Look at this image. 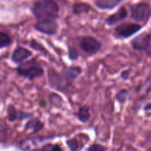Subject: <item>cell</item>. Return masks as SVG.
Here are the masks:
<instances>
[{
    "label": "cell",
    "instance_id": "obj_1",
    "mask_svg": "<svg viewBox=\"0 0 151 151\" xmlns=\"http://www.w3.org/2000/svg\"><path fill=\"white\" fill-rule=\"evenodd\" d=\"M31 12L38 20H55L60 16V7L57 2L52 0L36 1L31 7Z\"/></svg>",
    "mask_w": 151,
    "mask_h": 151
},
{
    "label": "cell",
    "instance_id": "obj_2",
    "mask_svg": "<svg viewBox=\"0 0 151 151\" xmlns=\"http://www.w3.org/2000/svg\"><path fill=\"white\" fill-rule=\"evenodd\" d=\"M16 72L21 78H26L30 81L41 78L44 75V68L35 58L27 60L18 65L16 68Z\"/></svg>",
    "mask_w": 151,
    "mask_h": 151
},
{
    "label": "cell",
    "instance_id": "obj_3",
    "mask_svg": "<svg viewBox=\"0 0 151 151\" xmlns=\"http://www.w3.org/2000/svg\"><path fill=\"white\" fill-rule=\"evenodd\" d=\"M130 8V17L137 23H147L150 17V6L147 2H139L131 4Z\"/></svg>",
    "mask_w": 151,
    "mask_h": 151
},
{
    "label": "cell",
    "instance_id": "obj_4",
    "mask_svg": "<svg viewBox=\"0 0 151 151\" xmlns=\"http://www.w3.org/2000/svg\"><path fill=\"white\" fill-rule=\"evenodd\" d=\"M47 80L49 86L52 88L62 93H66V91L72 86L67 81L63 74H60L54 69H49L47 72Z\"/></svg>",
    "mask_w": 151,
    "mask_h": 151
},
{
    "label": "cell",
    "instance_id": "obj_5",
    "mask_svg": "<svg viewBox=\"0 0 151 151\" xmlns=\"http://www.w3.org/2000/svg\"><path fill=\"white\" fill-rule=\"evenodd\" d=\"M133 50L145 52L148 57L151 52V35L149 32H142L134 37L130 42Z\"/></svg>",
    "mask_w": 151,
    "mask_h": 151
},
{
    "label": "cell",
    "instance_id": "obj_6",
    "mask_svg": "<svg viewBox=\"0 0 151 151\" xmlns=\"http://www.w3.org/2000/svg\"><path fill=\"white\" fill-rule=\"evenodd\" d=\"M81 50L85 54L91 56L96 55L102 49V43L91 35H84L79 42Z\"/></svg>",
    "mask_w": 151,
    "mask_h": 151
},
{
    "label": "cell",
    "instance_id": "obj_7",
    "mask_svg": "<svg viewBox=\"0 0 151 151\" xmlns=\"http://www.w3.org/2000/svg\"><path fill=\"white\" fill-rule=\"evenodd\" d=\"M143 28L142 25L137 23L125 22L117 25L114 28L115 36L119 38H128L139 32Z\"/></svg>",
    "mask_w": 151,
    "mask_h": 151
},
{
    "label": "cell",
    "instance_id": "obj_8",
    "mask_svg": "<svg viewBox=\"0 0 151 151\" xmlns=\"http://www.w3.org/2000/svg\"><path fill=\"white\" fill-rule=\"evenodd\" d=\"M33 27L36 31L50 36H52L57 34L58 30V24L55 20L51 19L38 20Z\"/></svg>",
    "mask_w": 151,
    "mask_h": 151
},
{
    "label": "cell",
    "instance_id": "obj_9",
    "mask_svg": "<svg viewBox=\"0 0 151 151\" xmlns=\"http://www.w3.org/2000/svg\"><path fill=\"white\" fill-rule=\"evenodd\" d=\"M7 120L9 122H15L16 121H23L29 119L33 116V114L18 110L13 105L10 104L7 109Z\"/></svg>",
    "mask_w": 151,
    "mask_h": 151
},
{
    "label": "cell",
    "instance_id": "obj_10",
    "mask_svg": "<svg viewBox=\"0 0 151 151\" xmlns=\"http://www.w3.org/2000/svg\"><path fill=\"white\" fill-rule=\"evenodd\" d=\"M32 56V52L23 47H18L13 50L11 60L15 64L19 65L24 63Z\"/></svg>",
    "mask_w": 151,
    "mask_h": 151
},
{
    "label": "cell",
    "instance_id": "obj_11",
    "mask_svg": "<svg viewBox=\"0 0 151 151\" xmlns=\"http://www.w3.org/2000/svg\"><path fill=\"white\" fill-rule=\"evenodd\" d=\"M127 16H128V10L126 7L122 6L116 10V13L108 16L105 20V22L107 25L113 26L126 19Z\"/></svg>",
    "mask_w": 151,
    "mask_h": 151
},
{
    "label": "cell",
    "instance_id": "obj_12",
    "mask_svg": "<svg viewBox=\"0 0 151 151\" xmlns=\"http://www.w3.org/2000/svg\"><path fill=\"white\" fill-rule=\"evenodd\" d=\"M44 126H45L44 122H42L39 118L32 117L28 119L27 122L25 123L24 126V131L32 130V134H36L42 131Z\"/></svg>",
    "mask_w": 151,
    "mask_h": 151
},
{
    "label": "cell",
    "instance_id": "obj_13",
    "mask_svg": "<svg viewBox=\"0 0 151 151\" xmlns=\"http://www.w3.org/2000/svg\"><path fill=\"white\" fill-rule=\"evenodd\" d=\"M83 73V69L79 66H70L66 68L63 75L72 84Z\"/></svg>",
    "mask_w": 151,
    "mask_h": 151
},
{
    "label": "cell",
    "instance_id": "obj_14",
    "mask_svg": "<svg viewBox=\"0 0 151 151\" xmlns=\"http://www.w3.org/2000/svg\"><path fill=\"white\" fill-rule=\"evenodd\" d=\"M122 0H96L94 4L100 10H111L122 2Z\"/></svg>",
    "mask_w": 151,
    "mask_h": 151
},
{
    "label": "cell",
    "instance_id": "obj_15",
    "mask_svg": "<svg viewBox=\"0 0 151 151\" xmlns=\"http://www.w3.org/2000/svg\"><path fill=\"white\" fill-rule=\"evenodd\" d=\"M72 12L75 16L86 14L93 10L89 4L86 2H77L72 5Z\"/></svg>",
    "mask_w": 151,
    "mask_h": 151
},
{
    "label": "cell",
    "instance_id": "obj_16",
    "mask_svg": "<svg viewBox=\"0 0 151 151\" xmlns=\"http://www.w3.org/2000/svg\"><path fill=\"white\" fill-rule=\"evenodd\" d=\"M78 120L82 123H86L91 117V112H90V107L88 106H83L79 107L78 112L76 114Z\"/></svg>",
    "mask_w": 151,
    "mask_h": 151
},
{
    "label": "cell",
    "instance_id": "obj_17",
    "mask_svg": "<svg viewBox=\"0 0 151 151\" xmlns=\"http://www.w3.org/2000/svg\"><path fill=\"white\" fill-rule=\"evenodd\" d=\"M129 90L126 89V88H122V89L119 90L116 93V94H115V99H116V100L119 104L123 105L128 100V97H129Z\"/></svg>",
    "mask_w": 151,
    "mask_h": 151
},
{
    "label": "cell",
    "instance_id": "obj_18",
    "mask_svg": "<svg viewBox=\"0 0 151 151\" xmlns=\"http://www.w3.org/2000/svg\"><path fill=\"white\" fill-rule=\"evenodd\" d=\"M11 44V37L6 32L0 31V50L9 47Z\"/></svg>",
    "mask_w": 151,
    "mask_h": 151
},
{
    "label": "cell",
    "instance_id": "obj_19",
    "mask_svg": "<svg viewBox=\"0 0 151 151\" xmlns=\"http://www.w3.org/2000/svg\"><path fill=\"white\" fill-rule=\"evenodd\" d=\"M38 151H63L61 147L58 144H46Z\"/></svg>",
    "mask_w": 151,
    "mask_h": 151
},
{
    "label": "cell",
    "instance_id": "obj_20",
    "mask_svg": "<svg viewBox=\"0 0 151 151\" xmlns=\"http://www.w3.org/2000/svg\"><path fill=\"white\" fill-rule=\"evenodd\" d=\"M66 143L70 151H78L79 149V142L76 139H69L66 140Z\"/></svg>",
    "mask_w": 151,
    "mask_h": 151
},
{
    "label": "cell",
    "instance_id": "obj_21",
    "mask_svg": "<svg viewBox=\"0 0 151 151\" xmlns=\"http://www.w3.org/2000/svg\"><path fill=\"white\" fill-rule=\"evenodd\" d=\"M80 57V53L75 48L72 47H68V58L70 60L74 61V60H78V58Z\"/></svg>",
    "mask_w": 151,
    "mask_h": 151
},
{
    "label": "cell",
    "instance_id": "obj_22",
    "mask_svg": "<svg viewBox=\"0 0 151 151\" xmlns=\"http://www.w3.org/2000/svg\"><path fill=\"white\" fill-rule=\"evenodd\" d=\"M29 47H30L32 49H33L34 50H35V51H38L44 53V52L47 53V51L46 50V49L44 48L41 44L37 42L35 40H32V41H30V43H29Z\"/></svg>",
    "mask_w": 151,
    "mask_h": 151
},
{
    "label": "cell",
    "instance_id": "obj_23",
    "mask_svg": "<svg viewBox=\"0 0 151 151\" xmlns=\"http://www.w3.org/2000/svg\"><path fill=\"white\" fill-rule=\"evenodd\" d=\"M107 147H105L104 145L97 143H94L90 145L87 149V151H106Z\"/></svg>",
    "mask_w": 151,
    "mask_h": 151
},
{
    "label": "cell",
    "instance_id": "obj_24",
    "mask_svg": "<svg viewBox=\"0 0 151 151\" xmlns=\"http://www.w3.org/2000/svg\"><path fill=\"white\" fill-rule=\"evenodd\" d=\"M131 74V70L128 69V70H124L121 72L120 74V78H122L124 81H128L130 78Z\"/></svg>",
    "mask_w": 151,
    "mask_h": 151
},
{
    "label": "cell",
    "instance_id": "obj_25",
    "mask_svg": "<svg viewBox=\"0 0 151 151\" xmlns=\"http://www.w3.org/2000/svg\"><path fill=\"white\" fill-rule=\"evenodd\" d=\"M144 110L145 111V112H150L151 110V104L150 103H148L145 106V107L144 108Z\"/></svg>",
    "mask_w": 151,
    "mask_h": 151
},
{
    "label": "cell",
    "instance_id": "obj_26",
    "mask_svg": "<svg viewBox=\"0 0 151 151\" xmlns=\"http://www.w3.org/2000/svg\"><path fill=\"white\" fill-rule=\"evenodd\" d=\"M1 79H0V83H1Z\"/></svg>",
    "mask_w": 151,
    "mask_h": 151
}]
</instances>
